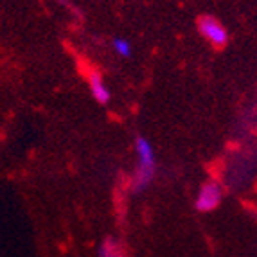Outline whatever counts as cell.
<instances>
[{
	"mask_svg": "<svg viewBox=\"0 0 257 257\" xmlns=\"http://www.w3.org/2000/svg\"><path fill=\"white\" fill-rule=\"evenodd\" d=\"M135 151H137L139 162H137V173L133 176L132 185L135 191H141V189H144L150 184L155 175V151L146 137H137V141H135Z\"/></svg>",
	"mask_w": 257,
	"mask_h": 257,
	"instance_id": "obj_1",
	"label": "cell"
},
{
	"mask_svg": "<svg viewBox=\"0 0 257 257\" xmlns=\"http://www.w3.org/2000/svg\"><path fill=\"white\" fill-rule=\"evenodd\" d=\"M198 29H200V35H202L203 38L209 40L214 47H223V45L228 42L227 29L212 17L200 18V22H198Z\"/></svg>",
	"mask_w": 257,
	"mask_h": 257,
	"instance_id": "obj_2",
	"label": "cell"
},
{
	"mask_svg": "<svg viewBox=\"0 0 257 257\" xmlns=\"http://www.w3.org/2000/svg\"><path fill=\"white\" fill-rule=\"evenodd\" d=\"M221 187L216 182H207L202 185L200 193L196 196V209L202 212H210L221 203Z\"/></svg>",
	"mask_w": 257,
	"mask_h": 257,
	"instance_id": "obj_3",
	"label": "cell"
},
{
	"mask_svg": "<svg viewBox=\"0 0 257 257\" xmlns=\"http://www.w3.org/2000/svg\"><path fill=\"white\" fill-rule=\"evenodd\" d=\"M88 86H90V92H92V97L97 101L99 104H108L110 103V88L106 86L104 79L101 77L99 72H92L88 76Z\"/></svg>",
	"mask_w": 257,
	"mask_h": 257,
	"instance_id": "obj_4",
	"label": "cell"
},
{
	"mask_svg": "<svg viewBox=\"0 0 257 257\" xmlns=\"http://www.w3.org/2000/svg\"><path fill=\"white\" fill-rule=\"evenodd\" d=\"M113 51L119 56H122V58H128L132 54V43L124 38H115L113 40Z\"/></svg>",
	"mask_w": 257,
	"mask_h": 257,
	"instance_id": "obj_5",
	"label": "cell"
},
{
	"mask_svg": "<svg viewBox=\"0 0 257 257\" xmlns=\"http://www.w3.org/2000/svg\"><path fill=\"white\" fill-rule=\"evenodd\" d=\"M101 257H124L120 253L119 246H115L113 241H106L103 244V248H101Z\"/></svg>",
	"mask_w": 257,
	"mask_h": 257,
	"instance_id": "obj_6",
	"label": "cell"
}]
</instances>
